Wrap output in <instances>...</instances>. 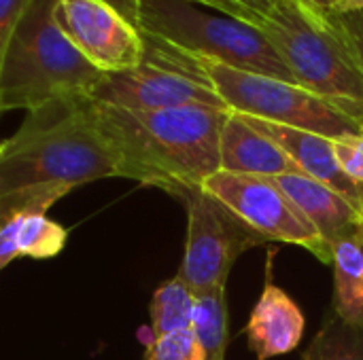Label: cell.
<instances>
[{"instance_id": "7a4b0ae2", "label": "cell", "mask_w": 363, "mask_h": 360, "mask_svg": "<svg viewBox=\"0 0 363 360\" xmlns=\"http://www.w3.org/2000/svg\"><path fill=\"white\" fill-rule=\"evenodd\" d=\"M115 176L121 178V170L94 121L91 98L28 110L19 129L0 140V197L32 189L70 193Z\"/></svg>"}, {"instance_id": "ffe728a7", "label": "cell", "mask_w": 363, "mask_h": 360, "mask_svg": "<svg viewBox=\"0 0 363 360\" xmlns=\"http://www.w3.org/2000/svg\"><path fill=\"white\" fill-rule=\"evenodd\" d=\"M145 360H204L194 329L153 337L145 350Z\"/></svg>"}, {"instance_id": "cb8c5ba5", "label": "cell", "mask_w": 363, "mask_h": 360, "mask_svg": "<svg viewBox=\"0 0 363 360\" xmlns=\"http://www.w3.org/2000/svg\"><path fill=\"white\" fill-rule=\"evenodd\" d=\"M336 13V11H334ZM340 25L345 28L349 42L353 47L355 59L359 64V70L363 74V11H353V13H336Z\"/></svg>"}, {"instance_id": "d6986e66", "label": "cell", "mask_w": 363, "mask_h": 360, "mask_svg": "<svg viewBox=\"0 0 363 360\" xmlns=\"http://www.w3.org/2000/svg\"><path fill=\"white\" fill-rule=\"evenodd\" d=\"M68 231L51 221L47 212H23L17 227V257L28 259H51L66 246Z\"/></svg>"}, {"instance_id": "9c48e42d", "label": "cell", "mask_w": 363, "mask_h": 360, "mask_svg": "<svg viewBox=\"0 0 363 360\" xmlns=\"http://www.w3.org/2000/svg\"><path fill=\"white\" fill-rule=\"evenodd\" d=\"M200 187L232 210L264 242L296 244L313 252L319 261L332 263V248L274 178L219 170L204 178Z\"/></svg>"}, {"instance_id": "277c9868", "label": "cell", "mask_w": 363, "mask_h": 360, "mask_svg": "<svg viewBox=\"0 0 363 360\" xmlns=\"http://www.w3.org/2000/svg\"><path fill=\"white\" fill-rule=\"evenodd\" d=\"M257 28L298 85L363 115V74L334 11L315 8L304 0H277Z\"/></svg>"}, {"instance_id": "ac0fdd59", "label": "cell", "mask_w": 363, "mask_h": 360, "mask_svg": "<svg viewBox=\"0 0 363 360\" xmlns=\"http://www.w3.org/2000/svg\"><path fill=\"white\" fill-rule=\"evenodd\" d=\"M302 360H363V325H351L332 310Z\"/></svg>"}, {"instance_id": "ba28073f", "label": "cell", "mask_w": 363, "mask_h": 360, "mask_svg": "<svg viewBox=\"0 0 363 360\" xmlns=\"http://www.w3.org/2000/svg\"><path fill=\"white\" fill-rule=\"evenodd\" d=\"M172 195L187 210V242L177 276L198 297L225 289L236 259L264 240L202 187H183Z\"/></svg>"}, {"instance_id": "83f0119b", "label": "cell", "mask_w": 363, "mask_h": 360, "mask_svg": "<svg viewBox=\"0 0 363 360\" xmlns=\"http://www.w3.org/2000/svg\"><path fill=\"white\" fill-rule=\"evenodd\" d=\"M357 189H359V210L363 212V185H359Z\"/></svg>"}, {"instance_id": "4fadbf2b", "label": "cell", "mask_w": 363, "mask_h": 360, "mask_svg": "<svg viewBox=\"0 0 363 360\" xmlns=\"http://www.w3.org/2000/svg\"><path fill=\"white\" fill-rule=\"evenodd\" d=\"M219 170L264 178L302 174L296 161L272 138L253 127L247 117L232 110L219 138Z\"/></svg>"}, {"instance_id": "8992f818", "label": "cell", "mask_w": 363, "mask_h": 360, "mask_svg": "<svg viewBox=\"0 0 363 360\" xmlns=\"http://www.w3.org/2000/svg\"><path fill=\"white\" fill-rule=\"evenodd\" d=\"M187 59L211 83L232 112L306 129L332 140L363 132L362 112L323 98L302 85L236 70L202 57Z\"/></svg>"}, {"instance_id": "5bb4252c", "label": "cell", "mask_w": 363, "mask_h": 360, "mask_svg": "<svg viewBox=\"0 0 363 360\" xmlns=\"http://www.w3.org/2000/svg\"><path fill=\"white\" fill-rule=\"evenodd\" d=\"M247 121L253 127H257L262 134L272 138L296 161V166L300 168L302 174L332 187L334 191L342 193L345 197H349L351 202H355L359 206V189L340 170L332 138H325V136H319V134H313L306 129H298V127H287V125H279V123H270V121L251 119V117H247Z\"/></svg>"}, {"instance_id": "5b68a950", "label": "cell", "mask_w": 363, "mask_h": 360, "mask_svg": "<svg viewBox=\"0 0 363 360\" xmlns=\"http://www.w3.org/2000/svg\"><path fill=\"white\" fill-rule=\"evenodd\" d=\"M138 30L170 49L236 70L296 83L266 34L247 21L187 0H140Z\"/></svg>"}, {"instance_id": "3957f363", "label": "cell", "mask_w": 363, "mask_h": 360, "mask_svg": "<svg viewBox=\"0 0 363 360\" xmlns=\"http://www.w3.org/2000/svg\"><path fill=\"white\" fill-rule=\"evenodd\" d=\"M53 6L55 0H32L6 42L0 62V115L91 98L104 79L57 28Z\"/></svg>"}, {"instance_id": "9a60e30c", "label": "cell", "mask_w": 363, "mask_h": 360, "mask_svg": "<svg viewBox=\"0 0 363 360\" xmlns=\"http://www.w3.org/2000/svg\"><path fill=\"white\" fill-rule=\"evenodd\" d=\"M332 310L351 325H363V238H345L332 246Z\"/></svg>"}, {"instance_id": "6da1fadb", "label": "cell", "mask_w": 363, "mask_h": 360, "mask_svg": "<svg viewBox=\"0 0 363 360\" xmlns=\"http://www.w3.org/2000/svg\"><path fill=\"white\" fill-rule=\"evenodd\" d=\"M94 121L111 146L121 178L174 193L219 172V138L228 108L183 106L128 110L91 100Z\"/></svg>"}, {"instance_id": "7402d4cb", "label": "cell", "mask_w": 363, "mask_h": 360, "mask_svg": "<svg viewBox=\"0 0 363 360\" xmlns=\"http://www.w3.org/2000/svg\"><path fill=\"white\" fill-rule=\"evenodd\" d=\"M334 153L340 170L357 187L363 185V132L334 140Z\"/></svg>"}, {"instance_id": "d4e9b609", "label": "cell", "mask_w": 363, "mask_h": 360, "mask_svg": "<svg viewBox=\"0 0 363 360\" xmlns=\"http://www.w3.org/2000/svg\"><path fill=\"white\" fill-rule=\"evenodd\" d=\"M106 2L113 4L132 23H138V6H140V0H106Z\"/></svg>"}, {"instance_id": "44dd1931", "label": "cell", "mask_w": 363, "mask_h": 360, "mask_svg": "<svg viewBox=\"0 0 363 360\" xmlns=\"http://www.w3.org/2000/svg\"><path fill=\"white\" fill-rule=\"evenodd\" d=\"M187 2L225 13V15L247 21L251 25H257L277 0H187Z\"/></svg>"}, {"instance_id": "2e32d148", "label": "cell", "mask_w": 363, "mask_h": 360, "mask_svg": "<svg viewBox=\"0 0 363 360\" xmlns=\"http://www.w3.org/2000/svg\"><path fill=\"white\" fill-rule=\"evenodd\" d=\"M196 306H198V295L185 284L183 278L174 276L172 280L160 284L151 301L153 337L191 329Z\"/></svg>"}, {"instance_id": "4316f807", "label": "cell", "mask_w": 363, "mask_h": 360, "mask_svg": "<svg viewBox=\"0 0 363 360\" xmlns=\"http://www.w3.org/2000/svg\"><path fill=\"white\" fill-rule=\"evenodd\" d=\"M304 2L321 11H338V4H340V0H304Z\"/></svg>"}, {"instance_id": "484cf974", "label": "cell", "mask_w": 363, "mask_h": 360, "mask_svg": "<svg viewBox=\"0 0 363 360\" xmlns=\"http://www.w3.org/2000/svg\"><path fill=\"white\" fill-rule=\"evenodd\" d=\"M353 11H363V0H340L336 13H353Z\"/></svg>"}, {"instance_id": "e0dca14e", "label": "cell", "mask_w": 363, "mask_h": 360, "mask_svg": "<svg viewBox=\"0 0 363 360\" xmlns=\"http://www.w3.org/2000/svg\"><path fill=\"white\" fill-rule=\"evenodd\" d=\"M204 360H225L230 342V320L225 289H217L208 295L198 297L196 316L191 325Z\"/></svg>"}, {"instance_id": "30bf717a", "label": "cell", "mask_w": 363, "mask_h": 360, "mask_svg": "<svg viewBox=\"0 0 363 360\" xmlns=\"http://www.w3.org/2000/svg\"><path fill=\"white\" fill-rule=\"evenodd\" d=\"M53 17L72 47L104 74L136 68L145 57L143 32L106 0H55Z\"/></svg>"}, {"instance_id": "8fae6325", "label": "cell", "mask_w": 363, "mask_h": 360, "mask_svg": "<svg viewBox=\"0 0 363 360\" xmlns=\"http://www.w3.org/2000/svg\"><path fill=\"white\" fill-rule=\"evenodd\" d=\"M274 182L289 195L330 248L345 238H363V212L342 193L306 174H285L274 178Z\"/></svg>"}, {"instance_id": "52a82bcc", "label": "cell", "mask_w": 363, "mask_h": 360, "mask_svg": "<svg viewBox=\"0 0 363 360\" xmlns=\"http://www.w3.org/2000/svg\"><path fill=\"white\" fill-rule=\"evenodd\" d=\"M143 62L136 68L104 74L91 93L94 102L128 110H164L183 106L228 108L211 83L183 53L147 34H143Z\"/></svg>"}, {"instance_id": "603a6c76", "label": "cell", "mask_w": 363, "mask_h": 360, "mask_svg": "<svg viewBox=\"0 0 363 360\" xmlns=\"http://www.w3.org/2000/svg\"><path fill=\"white\" fill-rule=\"evenodd\" d=\"M32 0H0V62L6 42Z\"/></svg>"}, {"instance_id": "7c38bea8", "label": "cell", "mask_w": 363, "mask_h": 360, "mask_svg": "<svg viewBox=\"0 0 363 360\" xmlns=\"http://www.w3.org/2000/svg\"><path fill=\"white\" fill-rule=\"evenodd\" d=\"M304 316L298 303L272 282V259L266 265V284L245 329L249 348L257 360L294 352L304 335Z\"/></svg>"}]
</instances>
